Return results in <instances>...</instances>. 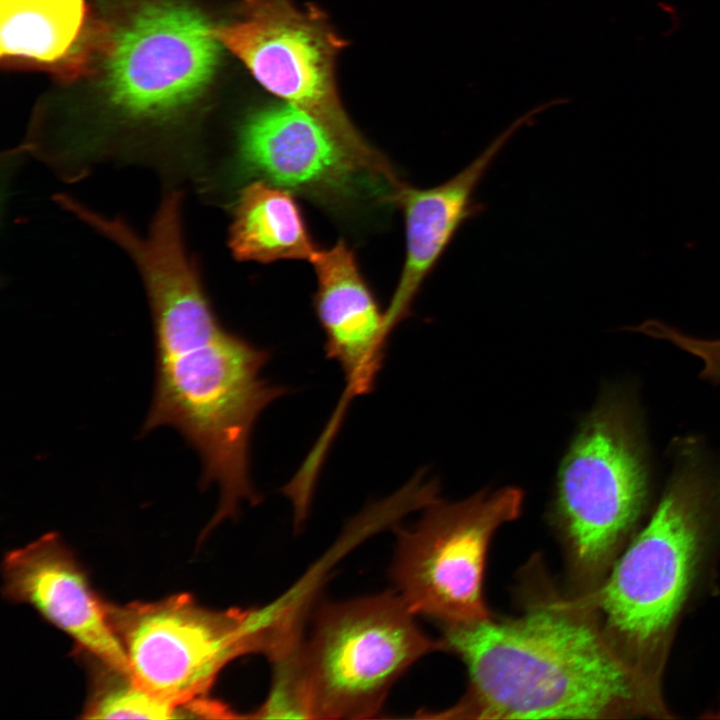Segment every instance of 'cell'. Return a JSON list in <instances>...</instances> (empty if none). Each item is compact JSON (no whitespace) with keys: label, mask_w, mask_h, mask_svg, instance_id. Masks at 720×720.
<instances>
[{"label":"cell","mask_w":720,"mask_h":720,"mask_svg":"<svg viewBox=\"0 0 720 720\" xmlns=\"http://www.w3.org/2000/svg\"><path fill=\"white\" fill-rule=\"evenodd\" d=\"M126 254L143 283L155 339V386L142 432L172 427L197 452L203 486L220 490L212 518L218 524L242 502L259 503L250 477L251 435L287 388L262 377L269 350L220 322L183 228L157 225L133 237Z\"/></svg>","instance_id":"cell-1"},{"label":"cell","mask_w":720,"mask_h":720,"mask_svg":"<svg viewBox=\"0 0 720 720\" xmlns=\"http://www.w3.org/2000/svg\"><path fill=\"white\" fill-rule=\"evenodd\" d=\"M520 581V615L445 626L469 684L456 704L422 718L669 717L660 679L617 650L594 609L560 593L537 559Z\"/></svg>","instance_id":"cell-2"},{"label":"cell","mask_w":720,"mask_h":720,"mask_svg":"<svg viewBox=\"0 0 720 720\" xmlns=\"http://www.w3.org/2000/svg\"><path fill=\"white\" fill-rule=\"evenodd\" d=\"M720 508V467L696 450L678 455L649 522L594 588V609L617 650L660 679L676 620Z\"/></svg>","instance_id":"cell-3"},{"label":"cell","mask_w":720,"mask_h":720,"mask_svg":"<svg viewBox=\"0 0 720 720\" xmlns=\"http://www.w3.org/2000/svg\"><path fill=\"white\" fill-rule=\"evenodd\" d=\"M648 475L632 401L606 390L561 460L549 511L577 593L597 586L620 554L644 508Z\"/></svg>","instance_id":"cell-4"},{"label":"cell","mask_w":720,"mask_h":720,"mask_svg":"<svg viewBox=\"0 0 720 720\" xmlns=\"http://www.w3.org/2000/svg\"><path fill=\"white\" fill-rule=\"evenodd\" d=\"M436 651L446 641L426 635L399 594L324 605L298 649L305 718L375 716L394 682Z\"/></svg>","instance_id":"cell-5"},{"label":"cell","mask_w":720,"mask_h":720,"mask_svg":"<svg viewBox=\"0 0 720 720\" xmlns=\"http://www.w3.org/2000/svg\"><path fill=\"white\" fill-rule=\"evenodd\" d=\"M105 610L133 679L191 718L229 662L252 652L268 655L275 644L264 609L213 610L177 594L121 606L105 602Z\"/></svg>","instance_id":"cell-6"},{"label":"cell","mask_w":720,"mask_h":720,"mask_svg":"<svg viewBox=\"0 0 720 720\" xmlns=\"http://www.w3.org/2000/svg\"><path fill=\"white\" fill-rule=\"evenodd\" d=\"M213 34L266 90L315 118L377 175L397 177L343 108L335 68L344 41L319 9L293 0H241L235 17Z\"/></svg>","instance_id":"cell-7"},{"label":"cell","mask_w":720,"mask_h":720,"mask_svg":"<svg viewBox=\"0 0 720 720\" xmlns=\"http://www.w3.org/2000/svg\"><path fill=\"white\" fill-rule=\"evenodd\" d=\"M523 499L515 487L457 502L437 498L415 525L398 530L392 579L414 615L445 626L491 618L483 597L488 548L497 529L519 516Z\"/></svg>","instance_id":"cell-8"},{"label":"cell","mask_w":720,"mask_h":720,"mask_svg":"<svg viewBox=\"0 0 720 720\" xmlns=\"http://www.w3.org/2000/svg\"><path fill=\"white\" fill-rule=\"evenodd\" d=\"M218 44L213 27L189 8L161 5L140 13L119 35L107 65L119 122L131 131L168 127L210 79Z\"/></svg>","instance_id":"cell-9"},{"label":"cell","mask_w":720,"mask_h":720,"mask_svg":"<svg viewBox=\"0 0 720 720\" xmlns=\"http://www.w3.org/2000/svg\"><path fill=\"white\" fill-rule=\"evenodd\" d=\"M235 158L256 179L326 201L350 200L364 189L397 192L402 184L371 171L320 122L285 102L247 117Z\"/></svg>","instance_id":"cell-10"},{"label":"cell","mask_w":720,"mask_h":720,"mask_svg":"<svg viewBox=\"0 0 720 720\" xmlns=\"http://www.w3.org/2000/svg\"><path fill=\"white\" fill-rule=\"evenodd\" d=\"M3 578L9 600L30 605L87 656L130 674L105 601L97 596L85 570L57 535L42 536L9 552Z\"/></svg>","instance_id":"cell-11"},{"label":"cell","mask_w":720,"mask_h":720,"mask_svg":"<svg viewBox=\"0 0 720 720\" xmlns=\"http://www.w3.org/2000/svg\"><path fill=\"white\" fill-rule=\"evenodd\" d=\"M311 263L317 281L313 307L325 335V354L339 365L346 383L330 421L337 426L348 401L374 389L390 333L385 310L345 241L319 249Z\"/></svg>","instance_id":"cell-12"},{"label":"cell","mask_w":720,"mask_h":720,"mask_svg":"<svg viewBox=\"0 0 720 720\" xmlns=\"http://www.w3.org/2000/svg\"><path fill=\"white\" fill-rule=\"evenodd\" d=\"M546 108L545 103L516 119L475 159L445 182L423 189L402 184L396 204L403 211L405 257L385 309L390 334L409 315L414 299L458 230L483 209L474 194L494 159L523 125Z\"/></svg>","instance_id":"cell-13"},{"label":"cell","mask_w":720,"mask_h":720,"mask_svg":"<svg viewBox=\"0 0 720 720\" xmlns=\"http://www.w3.org/2000/svg\"><path fill=\"white\" fill-rule=\"evenodd\" d=\"M228 247L236 260L258 263L311 262L319 250L291 191L260 179L234 201Z\"/></svg>","instance_id":"cell-14"},{"label":"cell","mask_w":720,"mask_h":720,"mask_svg":"<svg viewBox=\"0 0 720 720\" xmlns=\"http://www.w3.org/2000/svg\"><path fill=\"white\" fill-rule=\"evenodd\" d=\"M83 0H0L1 56L53 62L77 39Z\"/></svg>","instance_id":"cell-15"},{"label":"cell","mask_w":720,"mask_h":720,"mask_svg":"<svg viewBox=\"0 0 720 720\" xmlns=\"http://www.w3.org/2000/svg\"><path fill=\"white\" fill-rule=\"evenodd\" d=\"M93 660L91 689L83 718H191L185 708L156 697L141 687L130 674L95 658Z\"/></svg>","instance_id":"cell-16"},{"label":"cell","mask_w":720,"mask_h":720,"mask_svg":"<svg viewBox=\"0 0 720 720\" xmlns=\"http://www.w3.org/2000/svg\"><path fill=\"white\" fill-rule=\"evenodd\" d=\"M634 331L650 337L666 340L680 349L693 354L703 362L701 376L714 383L720 382V339H699L686 335L658 320H648Z\"/></svg>","instance_id":"cell-17"}]
</instances>
